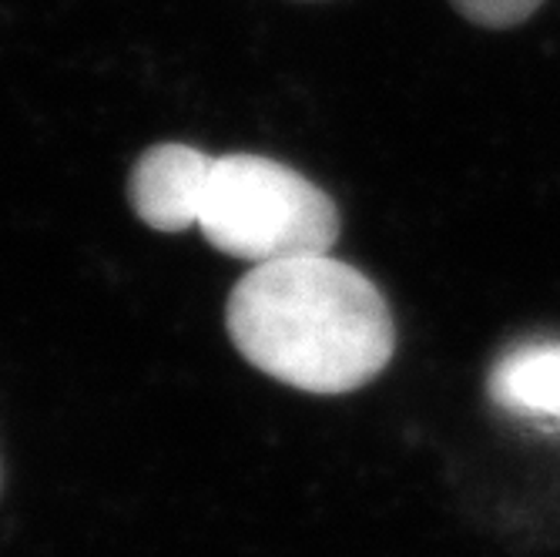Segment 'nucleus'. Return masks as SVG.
<instances>
[{"label":"nucleus","mask_w":560,"mask_h":557,"mask_svg":"<svg viewBox=\"0 0 560 557\" xmlns=\"http://www.w3.org/2000/svg\"><path fill=\"white\" fill-rule=\"evenodd\" d=\"M225 326L256 370L319 396L366 386L396 349L376 282L329 252L252 266L229 295Z\"/></svg>","instance_id":"obj_1"},{"label":"nucleus","mask_w":560,"mask_h":557,"mask_svg":"<svg viewBox=\"0 0 560 557\" xmlns=\"http://www.w3.org/2000/svg\"><path fill=\"white\" fill-rule=\"evenodd\" d=\"M138 219L159 232L198 229L209 245L252 266L326 256L339 239L336 201L266 155H209L155 144L128 182Z\"/></svg>","instance_id":"obj_2"},{"label":"nucleus","mask_w":560,"mask_h":557,"mask_svg":"<svg viewBox=\"0 0 560 557\" xmlns=\"http://www.w3.org/2000/svg\"><path fill=\"white\" fill-rule=\"evenodd\" d=\"M487 396L506 414L560 420V339H527L500 352Z\"/></svg>","instance_id":"obj_3"},{"label":"nucleus","mask_w":560,"mask_h":557,"mask_svg":"<svg viewBox=\"0 0 560 557\" xmlns=\"http://www.w3.org/2000/svg\"><path fill=\"white\" fill-rule=\"evenodd\" d=\"M450 4L460 11L470 24L480 27H517L524 24L544 0H450Z\"/></svg>","instance_id":"obj_4"}]
</instances>
